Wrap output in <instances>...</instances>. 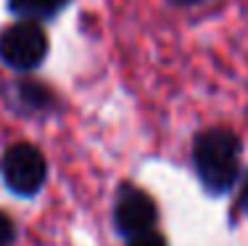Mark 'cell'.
Here are the masks:
<instances>
[{"instance_id":"7a4b0ae2","label":"cell","mask_w":248,"mask_h":246,"mask_svg":"<svg viewBox=\"0 0 248 246\" xmlns=\"http://www.w3.org/2000/svg\"><path fill=\"white\" fill-rule=\"evenodd\" d=\"M50 53V37L45 24L32 19H16L0 32V64L14 74H32Z\"/></svg>"},{"instance_id":"30bf717a","label":"cell","mask_w":248,"mask_h":246,"mask_svg":"<svg viewBox=\"0 0 248 246\" xmlns=\"http://www.w3.org/2000/svg\"><path fill=\"white\" fill-rule=\"evenodd\" d=\"M240 209L248 214V178H246V183H243V188H240Z\"/></svg>"},{"instance_id":"277c9868","label":"cell","mask_w":248,"mask_h":246,"mask_svg":"<svg viewBox=\"0 0 248 246\" xmlns=\"http://www.w3.org/2000/svg\"><path fill=\"white\" fill-rule=\"evenodd\" d=\"M3 98L11 111L21 116H48L56 114L61 101L48 82L32 77V74H16L3 85Z\"/></svg>"},{"instance_id":"6da1fadb","label":"cell","mask_w":248,"mask_h":246,"mask_svg":"<svg viewBox=\"0 0 248 246\" xmlns=\"http://www.w3.org/2000/svg\"><path fill=\"white\" fill-rule=\"evenodd\" d=\"M240 156L243 143L238 132L227 127H209L193 138V169L203 191L211 196H224L235 188V183L240 180Z\"/></svg>"},{"instance_id":"9c48e42d","label":"cell","mask_w":248,"mask_h":246,"mask_svg":"<svg viewBox=\"0 0 248 246\" xmlns=\"http://www.w3.org/2000/svg\"><path fill=\"white\" fill-rule=\"evenodd\" d=\"M167 5H172V8H180V11H190V8H201V5H206L209 0H164Z\"/></svg>"},{"instance_id":"8992f818","label":"cell","mask_w":248,"mask_h":246,"mask_svg":"<svg viewBox=\"0 0 248 246\" xmlns=\"http://www.w3.org/2000/svg\"><path fill=\"white\" fill-rule=\"evenodd\" d=\"M72 0H8V11L16 19H32V21H53Z\"/></svg>"},{"instance_id":"3957f363","label":"cell","mask_w":248,"mask_h":246,"mask_svg":"<svg viewBox=\"0 0 248 246\" xmlns=\"http://www.w3.org/2000/svg\"><path fill=\"white\" fill-rule=\"evenodd\" d=\"M0 175L16 196L32 198L48 180V159L32 143H14L0 156Z\"/></svg>"},{"instance_id":"52a82bcc","label":"cell","mask_w":248,"mask_h":246,"mask_svg":"<svg viewBox=\"0 0 248 246\" xmlns=\"http://www.w3.org/2000/svg\"><path fill=\"white\" fill-rule=\"evenodd\" d=\"M129 246H167V241H164L161 233L151 228V230H143L138 236H129Z\"/></svg>"},{"instance_id":"5b68a950","label":"cell","mask_w":248,"mask_h":246,"mask_svg":"<svg viewBox=\"0 0 248 246\" xmlns=\"http://www.w3.org/2000/svg\"><path fill=\"white\" fill-rule=\"evenodd\" d=\"M158 220V207L151 198V193L135 188V185H122L116 193L114 204V225L122 236H138L143 230H151Z\"/></svg>"},{"instance_id":"ba28073f","label":"cell","mask_w":248,"mask_h":246,"mask_svg":"<svg viewBox=\"0 0 248 246\" xmlns=\"http://www.w3.org/2000/svg\"><path fill=\"white\" fill-rule=\"evenodd\" d=\"M16 238V225L5 212H0V246H11Z\"/></svg>"}]
</instances>
